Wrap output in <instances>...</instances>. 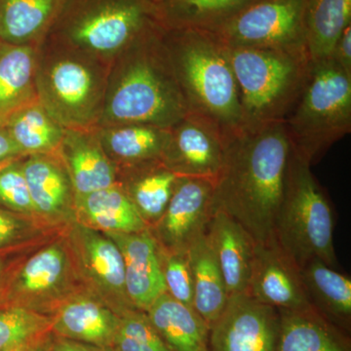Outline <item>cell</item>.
<instances>
[{
    "label": "cell",
    "mask_w": 351,
    "mask_h": 351,
    "mask_svg": "<svg viewBox=\"0 0 351 351\" xmlns=\"http://www.w3.org/2000/svg\"><path fill=\"white\" fill-rule=\"evenodd\" d=\"M291 154L283 122L245 128L226 142L214 182V209L232 217L257 243L274 239Z\"/></svg>",
    "instance_id": "1"
},
{
    "label": "cell",
    "mask_w": 351,
    "mask_h": 351,
    "mask_svg": "<svg viewBox=\"0 0 351 351\" xmlns=\"http://www.w3.org/2000/svg\"><path fill=\"white\" fill-rule=\"evenodd\" d=\"M188 113L163 29L156 23L110 64L98 126L138 123L171 128Z\"/></svg>",
    "instance_id": "2"
},
{
    "label": "cell",
    "mask_w": 351,
    "mask_h": 351,
    "mask_svg": "<svg viewBox=\"0 0 351 351\" xmlns=\"http://www.w3.org/2000/svg\"><path fill=\"white\" fill-rule=\"evenodd\" d=\"M163 39L189 112L213 121L226 142L239 135L244 122L225 44L196 29H163Z\"/></svg>",
    "instance_id": "3"
},
{
    "label": "cell",
    "mask_w": 351,
    "mask_h": 351,
    "mask_svg": "<svg viewBox=\"0 0 351 351\" xmlns=\"http://www.w3.org/2000/svg\"><path fill=\"white\" fill-rule=\"evenodd\" d=\"M110 64L46 38L36 49L38 101L64 129L94 128L100 122Z\"/></svg>",
    "instance_id": "4"
},
{
    "label": "cell",
    "mask_w": 351,
    "mask_h": 351,
    "mask_svg": "<svg viewBox=\"0 0 351 351\" xmlns=\"http://www.w3.org/2000/svg\"><path fill=\"white\" fill-rule=\"evenodd\" d=\"M228 48L245 128L283 122L306 85V53Z\"/></svg>",
    "instance_id": "5"
},
{
    "label": "cell",
    "mask_w": 351,
    "mask_h": 351,
    "mask_svg": "<svg viewBox=\"0 0 351 351\" xmlns=\"http://www.w3.org/2000/svg\"><path fill=\"white\" fill-rule=\"evenodd\" d=\"M293 151L317 163L351 131V75L332 58L311 62L304 90L283 121Z\"/></svg>",
    "instance_id": "6"
},
{
    "label": "cell",
    "mask_w": 351,
    "mask_h": 351,
    "mask_svg": "<svg viewBox=\"0 0 351 351\" xmlns=\"http://www.w3.org/2000/svg\"><path fill=\"white\" fill-rule=\"evenodd\" d=\"M311 167L292 149L274 239L299 269L311 261L320 260L339 269L334 211Z\"/></svg>",
    "instance_id": "7"
},
{
    "label": "cell",
    "mask_w": 351,
    "mask_h": 351,
    "mask_svg": "<svg viewBox=\"0 0 351 351\" xmlns=\"http://www.w3.org/2000/svg\"><path fill=\"white\" fill-rule=\"evenodd\" d=\"M156 23L152 0H64L46 38L110 64Z\"/></svg>",
    "instance_id": "8"
},
{
    "label": "cell",
    "mask_w": 351,
    "mask_h": 351,
    "mask_svg": "<svg viewBox=\"0 0 351 351\" xmlns=\"http://www.w3.org/2000/svg\"><path fill=\"white\" fill-rule=\"evenodd\" d=\"M85 291L64 232L25 261L11 285L8 306L53 316Z\"/></svg>",
    "instance_id": "9"
},
{
    "label": "cell",
    "mask_w": 351,
    "mask_h": 351,
    "mask_svg": "<svg viewBox=\"0 0 351 351\" xmlns=\"http://www.w3.org/2000/svg\"><path fill=\"white\" fill-rule=\"evenodd\" d=\"M306 2L256 0L212 34L228 48L306 53Z\"/></svg>",
    "instance_id": "10"
},
{
    "label": "cell",
    "mask_w": 351,
    "mask_h": 351,
    "mask_svg": "<svg viewBox=\"0 0 351 351\" xmlns=\"http://www.w3.org/2000/svg\"><path fill=\"white\" fill-rule=\"evenodd\" d=\"M64 235L88 292L119 316L136 311L127 295L123 257L117 243L105 233L76 221Z\"/></svg>",
    "instance_id": "11"
},
{
    "label": "cell",
    "mask_w": 351,
    "mask_h": 351,
    "mask_svg": "<svg viewBox=\"0 0 351 351\" xmlns=\"http://www.w3.org/2000/svg\"><path fill=\"white\" fill-rule=\"evenodd\" d=\"M280 315L248 293L228 298L210 327L209 351H277Z\"/></svg>",
    "instance_id": "12"
},
{
    "label": "cell",
    "mask_w": 351,
    "mask_h": 351,
    "mask_svg": "<svg viewBox=\"0 0 351 351\" xmlns=\"http://www.w3.org/2000/svg\"><path fill=\"white\" fill-rule=\"evenodd\" d=\"M214 181L180 177L160 219L149 228L159 248L188 252L206 233L214 212Z\"/></svg>",
    "instance_id": "13"
},
{
    "label": "cell",
    "mask_w": 351,
    "mask_h": 351,
    "mask_svg": "<svg viewBox=\"0 0 351 351\" xmlns=\"http://www.w3.org/2000/svg\"><path fill=\"white\" fill-rule=\"evenodd\" d=\"M226 138L211 120L189 112L170 128L162 162L179 177L215 182L225 159Z\"/></svg>",
    "instance_id": "14"
},
{
    "label": "cell",
    "mask_w": 351,
    "mask_h": 351,
    "mask_svg": "<svg viewBox=\"0 0 351 351\" xmlns=\"http://www.w3.org/2000/svg\"><path fill=\"white\" fill-rule=\"evenodd\" d=\"M247 293L277 311L313 308L307 299L299 267L274 239L256 244Z\"/></svg>",
    "instance_id": "15"
},
{
    "label": "cell",
    "mask_w": 351,
    "mask_h": 351,
    "mask_svg": "<svg viewBox=\"0 0 351 351\" xmlns=\"http://www.w3.org/2000/svg\"><path fill=\"white\" fill-rule=\"evenodd\" d=\"M23 168L36 216L57 228L75 223V188L56 152L25 156Z\"/></svg>",
    "instance_id": "16"
},
{
    "label": "cell",
    "mask_w": 351,
    "mask_h": 351,
    "mask_svg": "<svg viewBox=\"0 0 351 351\" xmlns=\"http://www.w3.org/2000/svg\"><path fill=\"white\" fill-rule=\"evenodd\" d=\"M107 235L123 257L127 295L136 309L145 313L166 293L158 245L149 230Z\"/></svg>",
    "instance_id": "17"
},
{
    "label": "cell",
    "mask_w": 351,
    "mask_h": 351,
    "mask_svg": "<svg viewBox=\"0 0 351 351\" xmlns=\"http://www.w3.org/2000/svg\"><path fill=\"white\" fill-rule=\"evenodd\" d=\"M56 154L68 171L76 200L117 184V166L104 151L96 127L66 129Z\"/></svg>",
    "instance_id": "18"
},
{
    "label": "cell",
    "mask_w": 351,
    "mask_h": 351,
    "mask_svg": "<svg viewBox=\"0 0 351 351\" xmlns=\"http://www.w3.org/2000/svg\"><path fill=\"white\" fill-rule=\"evenodd\" d=\"M205 234L225 279L228 298L247 292L257 242L219 209H214Z\"/></svg>",
    "instance_id": "19"
},
{
    "label": "cell",
    "mask_w": 351,
    "mask_h": 351,
    "mask_svg": "<svg viewBox=\"0 0 351 351\" xmlns=\"http://www.w3.org/2000/svg\"><path fill=\"white\" fill-rule=\"evenodd\" d=\"M120 316L85 291L53 315L52 332L60 338L110 350L119 331Z\"/></svg>",
    "instance_id": "20"
},
{
    "label": "cell",
    "mask_w": 351,
    "mask_h": 351,
    "mask_svg": "<svg viewBox=\"0 0 351 351\" xmlns=\"http://www.w3.org/2000/svg\"><path fill=\"white\" fill-rule=\"evenodd\" d=\"M179 178L162 160L149 161L117 168V184L149 228L162 216Z\"/></svg>",
    "instance_id": "21"
},
{
    "label": "cell",
    "mask_w": 351,
    "mask_h": 351,
    "mask_svg": "<svg viewBox=\"0 0 351 351\" xmlns=\"http://www.w3.org/2000/svg\"><path fill=\"white\" fill-rule=\"evenodd\" d=\"M38 46L0 40V126L32 104L38 103Z\"/></svg>",
    "instance_id": "22"
},
{
    "label": "cell",
    "mask_w": 351,
    "mask_h": 351,
    "mask_svg": "<svg viewBox=\"0 0 351 351\" xmlns=\"http://www.w3.org/2000/svg\"><path fill=\"white\" fill-rule=\"evenodd\" d=\"M96 129L104 151L117 168L162 160L170 136V128L147 124H117Z\"/></svg>",
    "instance_id": "23"
},
{
    "label": "cell",
    "mask_w": 351,
    "mask_h": 351,
    "mask_svg": "<svg viewBox=\"0 0 351 351\" xmlns=\"http://www.w3.org/2000/svg\"><path fill=\"white\" fill-rule=\"evenodd\" d=\"M278 311L277 351H351L346 332L315 309Z\"/></svg>",
    "instance_id": "24"
},
{
    "label": "cell",
    "mask_w": 351,
    "mask_h": 351,
    "mask_svg": "<svg viewBox=\"0 0 351 351\" xmlns=\"http://www.w3.org/2000/svg\"><path fill=\"white\" fill-rule=\"evenodd\" d=\"M145 313L173 351H209L210 327L193 307L165 293Z\"/></svg>",
    "instance_id": "25"
},
{
    "label": "cell",
    "mask_w": 351,
    "mask_h": 351,
    "mask_svg": "<svg viewBox=\"0 0 351 351\" xmlns=\"http://www.w3.org/2000/svg\"><path fill=\"white\" fill-rule=\"evenodd\" d=\"M76 223L106 234L149 230V226L117 184L78 198Z\"/></svg>",
    "instance_id": "26"
},
{
    "label": "cell",
    "mask_w": 351,
    "mask_h": 351,
    "mask_svg": "<svg viewBox=\"0 0 351 351\" xmlns=\"http://www.w3.org/2000/svg\"><path fill=\"white\" fill-rule=\"evenodd\" d=\"M307 299L321 315L343 329L351 320V278L320 260L300 269Z\"/></svg>",
    "instance_id": "27"
},
{
    "label": "cell",
    "mask_w": 351,
    "mask_h": 351,
    "mask_svg": "<svg viewBox=\"0 0 351 351\" xmlns=\"http://www.w3.org/2000/svg\"><path fill=\"white\" fill-rule=\"evenodd\" d=\"M256 0H162L156 20L164 29L214 32Z\"/></svg>",
    "instance_id": "28"
},
{
    "label": "cell",
    "mask_w": 351,
    "mask_h": 351,
    "mask_svg": "<svg viewBox=\"0 0 351 351\" xmlns=\"http://www.w3.org/2000/svg\"><path fill=\"white\" fill-rule=\"evenodd\" d=\"M64 0H0V40L38 46L49 34Z\"/></svg>",
    "instance_id": "29"
},
{
    "label": "cell",
    "mask_w": 351,
    "mask_h": 351,
    "mask_svg": "<svg viewBox=\"0 0 351 351\" xmlns=\"http://www.w3.org/2000/svg\"><path fill=\"white\" fill-rule=\"evenodd\" d=\"M188 253L193 276V309L211 327L228 302L225 279L206 234L196 239Z\"/></svg>",
    "instance_id": "30"
},
{
    "label": "cell",
    "mask_w": 351,
    "mask_h": 351,
    "mask_svg": "<svg viewBox=\"0 0 351 351\" xmlns=\"http://www.w3.org/2000/svg\"><path fill=\"white\" fill-rule=\"evenodd\" d=\"M351 25V0H307L304 27L311 62L331 58L339 36Z\"/></svg>",
    "instance_id": "31"
},
{
    "label": "cell",
    "mask_w": 351,
    "mask_h": 351,
    "mask_svg": "<svg viewBox=\"0 0 351 351\" xmlns=\"http://www.w3.org/2000/svg\"><path fill=\"white\" fill-rule=\"evenodd\" d=\"M3 127L25 156L55 154L66 131L39 101L16 112Z\"/></svg>",
    "instance_id": "32"
},
{
    "label": "cell",
    "mask_w": 351,
    "mask_h": 351,
    "mask_svg": "<svg viewBox=\"0 0 351 351\" xmlns=\"http://www.w3.org/2000/svg\"><path fill=\"white\" fill-rule=\"evenodd\" d=\"M53 316L20 306L0 309V351H23L52 335Z\"/></svg>",
    "instance_id": "33"
},
{
    "label": "cell",
    "mask_w": 351,
    "mask_h": 351,
    "mask_svg": "<svg viewBox=\"0 0 351 351\" xmlns=\"http://www.w3.org/2000/svg\"><path fill=\"white\" fill-rule=\"evenodd\" d=\"M64 230L66 228L51 226L38 217L0 207V256L45 243Z\"/></svg>",
    "instance_id": "34"
},
{
    "label": "cell",
    "mask_w": 351,
    "mask_h": 351,
    "mask_svg": "<svg viewBox=\"0 0 351 351\" xmlns=\"http://www.w3.org/2000/svg\"><path fill=\"white\" fill-rule=\"evenodd\" d=\"M112 351H173L152 326L145 311H131L120 316Z\"/></svg>",
    "instance_id": "35"
},
{
    "label": "cell",
    "mask_w": 351,
    "mask_h": 351,
    "mask_svg": "<svg viewBox=\"0 0 351 351\" xmlns=\"http://www.w3.org/2000/svg\"><path fill=\"white\" fill-rule=\"evenodd\" d=\"M159 253L166 293L193 308V276L188 252H167L159 248Z\"/></svg>",
    "instance_id": "36"
},
{
    "label": "cell",
    "mask_w": 351,
    "mask_h": 351,
    "mask_svg": "<svg viewBox=\"0 0 351 351\" xmlns=\"http://www.w3.org/2000/svg\"><path fill=\"white\" fill-rule=\"evenodd\" d=\"M24 157L0 168V207L36 217L23 168Z\"/></svg>",
    "instance_id": "37"
},
{
    "label": "cell",
    "mask_w": 351,
    "mask_h": 351,
    "mask_svg": "<svg viewBox=\"0 0 351 351\" xmlns=\"http://www.w3.org/2000/svg\"><path fill=\"white\" fill-rule=\"evenodd\" d=\"M46 243L47 242L0 256V309L9 306V293L18 270L32 254Z\"/></svg>",
    "instance_id": "38"
},
{
    "label": "cell",
    "mask_w": 351,
    "mask_h": 351,
    "mask_svg": "<svg viewBox=\"0 0 351 351\" xmlns=\"http://www.w3.org/2000/svg\"><path fill=\"white\" fill-rule=\"evenodd\" d=\"M331 58L346 73L351 75V25L339 36Z\"/></svg>",
    "instance_id": "39"
},
{
    "label": "cell",
    "mask_w": 351,
    "mask_h": 351,
    "mask_svg": "<svg viewBox=\"0 0 351 351\" xmlns=\"http://www.w3.org/2000/svg\"><path fill=\"white\" fill-rule=\"evenodd\" d=\"M3 126H0V168L16 159L24 157Z\"/></svg>",
    "instance_id": "40"
},
{
    "label": "cell",
    "mask_w": 351,
    "mask_h": 351,
    "mask_svg": "<svg viewBox=\"0 0 351 351\" xmlns=\"http://www.w3.org/2000/svg\"><path fill=\"white\" fill-rule=\"evenodd\" d=\"M53 351H112L107 348H101L98 346L86 345V343H78L60 338L53 335Z\"/></svg>",
    "instance_id": "41"
},
{
    "label": "cell",
    "mask_w": 351,
    "mask_h": 351,
    "mask_svg": "<svg viewBox=\"0 0 351 351\" xmlns=\"http://www.w3.org/2000/svg\"><path fill=\"white\" fill-rule=\"evenodd\" d=\"M23 351H53V332L47 339Z\"/></svg>",
    "instance_id": "42"
},
{
    "label": "cell",
    "mask_w": 351,
    "mask_h": 351,
    "mask_svg": "<svg viewBox=\"0 0 351 351\" xmlns=\"http://www.w3.org/2000/svg\"><path fill=\"white\" fill-rule=\"evenodd\" d=\"M162 1V0H152V2H154V4L158 3V2Z\"/></svg>",
    "instance_id": "43"
}]
</instances>
